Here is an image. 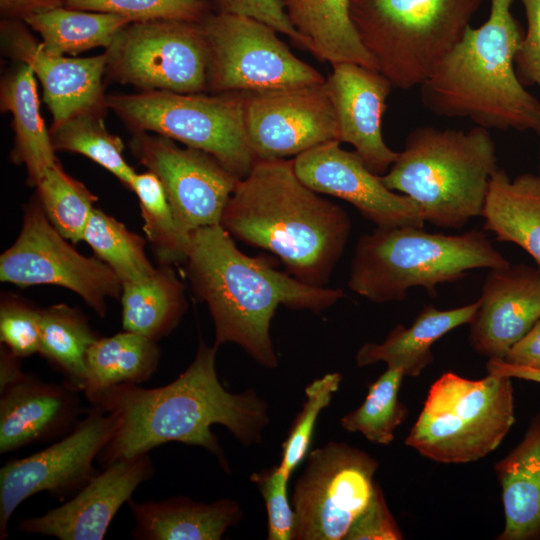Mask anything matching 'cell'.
I'll use <instances>...</instances> for the list:
<instances>
[{
  "label": "cell",
  "mask_w": 540,
  "mask_h": 540,
  "mask_svg": "<svg viewBox=\"0 0 540 540\" xmlns=\"http://www.w3.org/2000/svg\"><path fill=\"white\" fill-rule=\"evenodd\" d=\"M217 348L200 341L192 363L164 386L119 384L87 397L115 420L112 437L99 456L105 466L179 442L206 449L229 473L211 427L223 425L246 446L261 441L270 420L268 405L253 390L237 394L223 387L215 367Z\"/></svg>",
  "instance_id": "cell-1"
},
{
  "label": "cell",
  "mask_w": 540,
  "mask_h": 540,
  "mask_svg": "<svg viewBox=\"0 0 540 540\" xmlns=\"http://www.w3.org/2000/svg\"><path fill=\"white\" fill-rule=\"evenodd\" d=\"M185 263L192 289L211 314L214 345L235 343L265 368L278 366L270 325L279 305L319 313L344 297L340 288L307 284L247 256L220 224L190 234Z\"/></svg>",
  "instance_id": "cell-2"
},
{
  "label": "cell",
  "mask_w": 540,
  "mask_h": 540,
  "mask_svg": "<svg viewBox=\"0 0 540 540\" xmlns=\"http://www.w3.org/2000/svg\"><path fill=\"white\" fill-rule=\"evenodd\" d=\"M220 225L275 254L286 272L314 286L329 281L351 231L347 212L306 186L293 159H257L238 180Z\"/></svg>",
  "instance_id": "cell-3"
},
{
  "label": "cell",
  "mask_w": 540,
  "mask_h": 540,
  "mask_svg": "<svg viewBox=\"0 0 540 540\" xmlns=\"http://www.w3.org/2000/svg\"><path fill=\"white\" fill-rule=\"evenodd\" d=\"M514 0H491L487 20L471 26L420 87L423 106L440 117H462L486 129H540V100L520 82L515 59L525 30Z\"/></svg>",
  "instance_id": "cell-4"
},
{
  "label": "cell",
  "mask_w": 540,
  "mask_h": 540,
  "mask_svg": "<svg viewBox=\"0 0 540 540\" xmlns=\"http://www.w3.org/2000/svg\"><path fill=\"white\" fill-rule=\"evenodd\" d=\"M498 169L488 129L422 126L408 134L403 150L381 178L390 190L415 201L425 222L460 229L482 214Z\"/></svg>",
  "instance_id": "cell-5"
},
{
  "label": "cell",
  "mask_w": 540,
  "mask_h": 540,
  "mask_svg": "<svg viewBox=\"0 0 540 540\" xmlns=\"http://www.w3.org/2000/svg\"><path fill=\"white\" fill-rule=\"evenodd\" d=\"M509 265L483 231L449 235L415 226L376 228L356 243L348 286L373 303L403 301L411 288L434 296L437 285L456 282L471 270Z\"/></svg>",
  "instance_id": "cell-6"
},
{
  "label": "cell",
  "mask_w": 540,
  "mask_h": 540,
  "mask_svg": "<svg viewBox=\"0 0 540 540\" xmlns=\"http://www.w3.org/2000/svg\"><path fill=\"white\" fill-rule=\"evenodd\" d=\"M482 0H350L359 39L394 88L424 83L461 40Z\"/></svg>",
  "instance_id": "cell-7"
},
{
  "label": "cell",
  "mask_w": 540,
  "mask_h": 540,
  "mask_svg": "<svg viewBox=\"0 0 540 540\" xmlns=\"http://www.w3.org/2000/svg\"><path fill=\"white\" fill-rule=\"evenodd\" d=\"M514 422L511 378L445 372L431 385L405 444L432 461L465 464L494 451Z\"/></svg>",
  "instance_id": "cell-8"
},
{
  "label": "cell",
  "mask_w": 540,
  "mask_h": 540,
  "mask_svg": "<svg viewBox=\"0 0 540 540\" xmlns=\"http://www.w3.org/2000/svg\"><path fill=\"white\" fill-rule=\"evenodd\" d=\"M106 106L134 132H154L202 150L239 180L257 160L245 133L243 93L141 91L110 95Z\"/></svg>",
  "instance_id": "cell-9"
},
{
  "label": "cell",
  "mask_w": 540,
  "mask_h": 540,
  "mask_svg": "<svg viewBox=\"0 0 540 540\" xmlns=\"http://www.w3.org/2000/svg\"><path fill=\"white\" fill-rule=\"evenodd\" d=\"M208 46V92L244 93L322 84L277 31L254 18L209 11L200 22Z\"/></svg>",
  "instance_id": "cell-10"
},
{
  "label": "cell",
  "mask_w": 540,
  "mask_h": 540,
  "mask_svg": "<svg viewBox=\"0 0 540 540\" xmlns=\"http://www.w3.org/2000/svg\"><path fill=\"white\" fill-rule=\"evenodd\" d=\"M106 73L141 91L208 92V46L200 22H131L105 49Z\"/></svg>",
  "instance_id": "cell-11"
},
{
  "label": "cell",
  "mask_w": 540,
  "mask_h": 540,
  "mask_svg": "<svg viewBox=\"0 0 540 540\" xmlns=\"http://www.w3.org/2000/svg\"><path fill=\"white\" fill-rule=\"evenodd\" d=\"M378 462L345 442L310 451L290 498L293 540H344L370 502Z\"/></svg>",
  "instance_id": "cell-12"
},
{
  "label": "cell",
  "mask_w": 540,
  "mask_h": 540,
  "mask_svg": "<svg viewBox=\"0 0 540 540\" xmlns=\"http://www.w3.org/2000/svg\"><path fill=\"white\" fill-rule=\"evenodd\" d=\"M0 280L67 288L100 317L106 314L107 299L122 292V282L106 263L80 254L54 228L36 194L25 207L17 239L0 256Z\"/></svg>",
  "instance_id": "cell-13"
},
{
  "label": "cell",
  "mask_w": 540,
  "mask_h": 540,
  "mask_svg": "<svg viewBox=\"0 0 540 540\" xmlns=\"http://www.w3.org/2000/svg\"><path fill=\"white\" fill-rule=\"evenodd\" d=\"M114 418L93 407L61 440L0 470V539L16 508L40 492L64 496L80 490L97 472L96 458L112 437Z\"/></svg>",
  "instance_id": "cell-14"
},
{
  "label": "cell",
  "mask_w": 540,
  "mask_h": 540,
  "mask_svg": "<svg viewBox=\"0 0 540 540\" xmlns=\"http://www.w3.org/2000/svg\"><path fill=\"white\" fill-rule=\"evenodd\" d=\"M135 159L160 181L181 233L219 225L238 178L212 155L148 132L130 140Z\"/></svg>",
  "instance_id": "cell-15"
},
{
  "label": "cell",
  "mask_w": 540,
  "mask_h": 540,
  "mask_svg": "<svg viewBox=\"0 0 540 540\" xmlns=\"http://www.w3.org/2000/svg\"><path fill=\"white\" fill-rule=\"evenodd\" d=\"M246 137L256 159H286L328 141H339L335 110L325 82L244 92Z\"/></svg>",
  "instance_id": "cell-16"
},
{
  "label": "cell",
  "mask_w": 540,
  "mask_h": 540,
  "mask_svg": "<svg viewBox=\"0 0 540 540\" xmlns=\"http://www.w3.org/2000/svg\"><path fill=\"white\" fill-rule=\"evenodd\" d=\"M293 165L306 186L347 201L376 228L424 227L422 211L416 202L390 190L356 151L341 148L337 140L297 155Z\"/></svg>",
  "instance_id": "cell-17"
},
{
  "label": "cell",
  "mask_w": 540,
  "mask_h": 540,
  "mask_svg": "<svg viewBox=\"0 0 540 540\" xmlns=\"http://www.w3.org/2000/svg\"><path fill=\"white\" fill-rule=\"evenodd\" d=\"M0 36L4 53L30 66L39 79L53 124L85 111L107 108L102 85L107 67L105 53L86 58L50 55L20 20L2 19Z\"/></svg>",
  "instance_id": "cell-18"
},
{
  "label": "cell",
  "mask_w": 540,
  "mask_h": 540,
  "mask_svg": "<svg viewBox=\"0 0 540 540\" xmlns=\"http://www.w3.org/2000/svg\"><path fill=\"white\" fill-rule=\"evenodd\" d=\"M154 471L148 454L114 461L69 501L43 515L21 519L18 528L60 540H102L120 507Z\"/></svg>",
  "instance_id": "cell-19"
},
{
  "label": "cell",
  "mask_w": 540,
  "mask_h": 540,
  "mask_svg": "<svg viewBox=\"0 0 540 540\" xmlns=\"http://www.w3.org/2000/svg\"><path fill=\"white\" fill-rule=\"evenodd\" d=\"M325 87L333 104L339 142L353 146L366 166L383 176L399 152L393 151L382 134L386 101L393 88L379 71L356 63L332 65Z\"/></svg>",
  "instance_id": "cell-20"
},
{
  "label": "cell",
  "mask_w": 540,
  "mask_h": 540,
  "mask_svg": "<svg viewBox=\"0 0 540 540\" xmlns=\"http://www.w3.org/2000/svg\"><path fill=\"white\" fill-rule=\"evenodd\" d=\"M540 318V269L526 264L490 269L469 330L472 349L503 359Z\"/></svg>",
  "instance_id": "cell-21"
},
{
  "label": "cell",
  "mask_w": 540,
  "mask_h": 540,
  "mask_svg": "<svg viewBox=\"0 0 540 540\" xmlns=\"http://www.w3.org/2000/svg\"><path fill=\"white\" fill-rule=\"evenodd\" d=\"M77 392L67 384L42 382L28 374L1 391L0 453L70 429L80 412Z\"/></svg>",
  "instance_id": "cell-22"
},
{
  "label": "cell",
  "mask_w": 540,
  "mask_h": 540,
  "mask_svg": "<svg viewBox=\"0 0 540 540\" xmlns=\"http://www.w3.org/2000/svg\"><path fill=\"white\" fill-rule=\"evenodd\" d=\"M127 504L137 540H219L242 518L240 505L232 499L204 503L184 496L145 502L130 498Z\"/></svg>",
  "instance_id": "cell-23"
},
{
  "label": "cell",
  "mask_w": 540,
  "mask_h": 540,
  "mask_svg": "<svg viewBox=\"0 0 540 540\" xmlns=\"http://www.w3.org/2000/svg\"><path fill=\"white\" fill-rule=\"evenodd\" d=\"M501 486L505 524L500 540L540 536V413L523 439L494 466Z\"/></svg>",
  "instance_id": "cell-24"
},
{
  "label": "cell",
  "mask_w": 540,
  "mask_h": 540,
  "mask_svg": "<svg viewBox=\"0 0 540 540\" xmlns=\"http://www.w3.org/2000/svg\"><path fill=\"white\" fill-rule=\"evenodd\" d=\"M479 299L467 305L441 310L426 305L409 327L396 325L381 343L363 344L356 354L358 367L377 362L417 377L433 362L432 346L453 329L472 321Z\"/></svg>",
  "instance_id": "cell-25"
},
{
  "label": "cell",
  "mask_w": 540,
  "mask_h": 540,
  "mask_svg": "<svg viewBox=\"0 0 540 540\" xmlns=\"http://www.w3.org/2000/svg\"><path fill=\"white\" fill-rule=\"evenodd\" d=\"M311 54L331 65L360 64L378 71L350 16V0H280Z\"/></svg>",
  "instance_id": "cell-26"
},
{
  "label": "cell",
  "mask_w": 540,
  "mask_h": 540,
  "mask_svg": "<svg viewBox=\"0 0 540 540\" xmlns=\"http://www.w3.org/2000/svg\"><path fill=\"white\" fill-rule=\"evenodd\" d=\"M481 216L498 241L524 249L540 269V175L510 179L499 168L491 178Z\"/></svg>",
  "instance_id": "cell-27"
},
{
  "label": "cell",
  "mask_w": 540,
  "mask_h": 540,
  "mask_svg": "<svg viewBox=\"0 0 540 540\" xmlns=\"http://www.w3.org/2000/svg\"><path fill=\"white\" fill-rule=\"evenodd\" d=\"M36 76L24 63L1 80L0 107L12 114L14 145L11 160L24 165L28 183L36 186L45 171L58 163L49 130L40 114Z\"/></svg>",
  "instance_id": "cell-28"
},
{
  "label": "cell",
  "mask_w": 540,
  "mask_h": 540,
  "mask_svg": "<svg viewBox=\"0 0 540 540\" xmlns=\"http://www.w3.org/2000/svg\"><path fill=\"white\" fill-rule=\"evenodd\" d=\"M122 325L151 340L167 336L187 309L184 287L169 265L149 277L122 284Z\"/></svg>",
  "instance_id": "cell-29"
},
{
  "label": "cell",
  "mask_w": 540,
  "mask_h": 540,
  "mask_svg": "<svg viewBox=\"0 0 540 540\" xmlns=\"http://www.w3.org/2000/svg\"><path fill=\"white\" fill-rule=\"evenodd\" d=\"M160 349L156 341L126 331L98 337L88 350L83 393L92 396L119 384L139 385L157 370Z\"/></svg>",
  "instance_id": "cell-30"
},
{
  "label": "cell",
  "mask_w": 540,
  "mask_h": 540,
  "mask_svg": "<svg viewBox=\"0 0 540 540\" xmlns=\"http://www.w3.org/2000/svg\"><path fill=\"white\" fill-rule=\"evenodd\" d=\"M37 32L41 48L48 54L77 55L96 47L108 48L118 33L131 21L103 12L59 7L24 20Z\"/></svg>",
  "instance_id": "cell-31"
},
{
  "label": "cell",
  "mask_w": 540,
  "mask_h": 540,
  "mask_svg": "<svg viewBox=\"0 0 540 540\" xmlns=\"http://www.w3.org/2000/svg\"><path fill=\"white\" fill-rule=\"evenodd\" d=\"M98 339L87 318L64 303L40 309L39 352L65 376L69 387L83 391L86 358Z\"/></svg>",
  "instance_id": "cell-32"
},
{
  "label": "cell",
  "mask_w": 540,
  "mask_h": 540,
  "mask_svg": "<svg viewBox=\"0 0 540 540\" xmlns=\"http://www.w3.org/2000/svg\"><path fill=\"white\" fill-rule=\"evenodd\" d=\"M104 111H85L53 124L49 130L51 143L55 151L86 156L130 189L136 172L123 156L121 138L107 130L103 120Z\"/></svg>",
  "instance_id": "cell-33"
},
{
  "label": "cell",
  "mask_w": 540,
  "mask_h": 540,
  "mask_svg": "<svg viewBox=\"0 0 540 540\" xmlns=\"http://www.w3.org/2000/svg\"><path fill=\"white\" fill-rule=\"evenodd\" d=\"M83 241L122 284L145 279L156 270L146 256L144 239L100 209L92 211Z\"/></svg>",
  "instance_id": "cell-34"
},
{
  "label": "cell",
  "mask_w": 540,
  "mask_h": 540,
  "mask_svg": "<svg viewBox=\"0 0 540 540\" xmlns=\"http://www.w3.org/2000/svg\"><path fill=\"white\" fill-rule=\"evenodd\" d=\"M404 373L387 367L368 387L363 403L340 419L343 429L362 434L369 442L388 445L408 414L399 399Z\"/></svg>",
  "instance_id": "cell-35"
},
{
  "label": "cell",
  "mask_w": 540,
  "mask_h": 540,
  "mask_svg": "<svg viewBox=\"0 0 540 540\" xmlns=\"http://www.w3.org/2000/svg\"><path fill=\"white\" fill-rule=\"evenodd\" d=\"M36 195L54 228L72 243L83 241L97 197L60 163L47 169L36 184Z\"/></svg>",
  "instance_id": "cell-36"
},
{
  "label": "cell",
  "mask_w": 540,
  "mask_h": 540,
  "mask_svg": "<svg viewBox=\"0 0 540 540\" xmlns=\"http://www.w3.org/2000/svg\"><path fill=\"white\" fill-rule=\"evenodd\" d=\"M130 190L138 198L144 232L158 263L185 262L189 238L179 230L159 179L148 170L136 173Z\"/></svg>",
  "instance_id": "cell-37"
},
{
  "label": "cell",
  "mask_w": 540,
  "mask_h": 540,
  "mask_svg": "<svg viewBox=\"0 0 540 540\" xmlns=\"http://www.w3.org/2000/svg\"><path fill=\"white\" fill-rule=\"evenodd\" d=\"M341 381L342 375L340 373H327L307 385L306 399L282 444L281 460L278 464L289 477L309 453L319 414L330 404Z\"/></svg>",
  "instance_id": "cell-38"
},
{
  "label": "cell",
  "mask_w": 540,
  "mask_h": 540,
  "mask_svg": "<svg viewBox=\"0 0 540 540\" xmlns=\"http://www.w3.org/2000/svg\"><path fill=\"white\" fill-rule=\"evenodd\" d=\"M65 7L116 14L131 22L151 20L201 22L210 11L205 0H66Z\"/></svg>",
  "instance_id": "cell-39"
},
{
  "label": "cell",
  "mask_w": 540,
  "mask_h": 540,
  "mask_svg": "<svg viewBox=\"0 0 540 540\" xmlns=\"http://www.w3.org/2000/svg\"><path fill=\"white\" fill-rule=\"evenodd\" d=\"M0 340L19 358L39 352L40 309L14 295H3L0 303Z\"/></svg>",
  "instance_id": "cell-40"
},
{
  "label": "cell",
  "mask_w": 540,
  "mask_h": 540,
  "mask_svg": "<svg viewBox=\"0 0 540 540\" xmlns=\"http://www.w3.org/2000/svg\"><path fill=\"white\" fill-rule=\"evenodd\" d=\"M289 479L279 465L254 472L250 476V481L265 501L269 540L293 539L295 515L288 495Z\"/></svg>",
  "instance_id": "cell-41"
},
{
  "label": "cell",
  "mask_w": 540,
  "mask_h": 540,
  "mask_svg": "<svg viewBox=\"0 0 540 540\" xmlns=\"http://www.w3.org/2000/svg\"><path fill=\"white\" fill-rule=\"evenodd\" d=\"M403 534L376 483L366 508L352 523L344 540H399Z\"/></svg>",
  "instance_id": "cell-42"
},
{
  "label": "cell",
  "mask_w": 540,
  "mask_h": 540,
  "mask_svg": "<svg viewBox=\"0 0 540 540\" xmlns=\"http://www.w3.org/2000/svg\"><path fill=\"white\" fill-rule=\"evenodd\" d=\"M216 12L241 15L259 20L295 45L307 49L302 36L290 23L280 0H212Z\"/></svg>",
  "instance_id": "cell-43"
},
{
  "label": "cell",
  "mask_w": 540,
  "mask_h": 540,
  "mask_svg": "<svg viewBox=\"0 0 540 540\" xmlns=\"http://www.w3.org/2000/svg\"><path fill=\"white\" fill-rule=\"evenodd\" d=\"M520 2L524 8L527 28L515 59V70L523 86H537L540 92V0ZM537 134L540 137V129Z\"/></svg>",
  "instance_id": "cell-44"
},
{
  "label": "cell",
  "mask_w": 540,
  "mask_h": 540,
  "mask_svg": "<svg viewBox=\"0 0 540 540\" xmlns=\"http://www.w3.org/2000/svg\"><path fill=\"white\" fill-rule=\"evenodd\" d=\"M501 360L511 365L540 370V318Z\"/></svg>",
  "instance_id": "cell-45"
},
{
  "label": "cell",
  "mask_w": 540,
  "mask_h": 540,
  "mask_svg": "<svg viewBox=\"0 0 540 540\" xmlns=\"http://www.w3.org/2000/svg\"><path fill=\"white\" fill-rule=\"evenodd\" d=\"M66 0H0L2 19L24 21L26 18L64 7Z\"/></svg>",
  "instance_id": "cell-46"
},
{
  "label": "cell",
  "mask_w": 540,
  "mask_h": 540,
  "mask_svg": "<svg viewBox=\"0 0 540 540\" xmlns=\"http://www.w3.org/2000/svg\"><path fill=\"white\" fill-rule=\"evenodd\" d=\"M20 359L1 343L0 350V392L18 382L25 376L21 370Z\"/></svg>",
  "instance_id": "cell-47"
},
{
  "label": "cell",
  "mask_w": 540,
  "mask_h": 540,
  "mask_svg": "<svg viewBox=\"0 0 540 540\" xmlns=\"http://www.w3.org/2000/svg\"><path fill=\"white\" fill-rule=\"evenodd\" d=\"M488 374L517 378L540 384V370L508 364L501 359H488L486 363Z\"/></svg>",
  "instance_id": "cell-48"
},
{
  "label": "cell",
  "mask_w": 540,
  "mask_h": 540,
  "mask_svg": "<svg viewBox=\"0 0 540 540\" xmlns=\"http://www.w3.org/2000/svg\"><path fill=\"white\" fill-rule=\"evenodd\" d=\"M538 170H539L538 174L540 175V164H539V169Z\"/></svg>",
  "instance_id": "cell-49"
}]
</instances>
